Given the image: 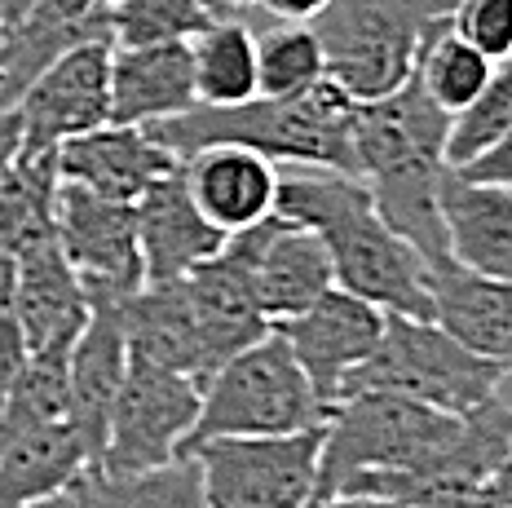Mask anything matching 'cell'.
<instances>
[{"mask_svg": "<svg viewBox=\"0 0 512 508\" xmlns=\"http://www.w3.org/2000/svg\"><path fill=\"white\" fill-rule=\"evenodd\" d=\"M53 239L80 274L84 296H133L142 288L137 208L58 182L53 190Z\"/></svg>", "mask_w": 512, "mask_h": 508, "instance_id": "obj_10", "label": "cell"}, {"mask_svg": "<svg viewBox=\"0 0 512 508\" xmlns=\"http://www.w3.org/2000/svg\"><path fill=\"white\" fill-rule=\"evenodd\" d=\"M84 469H89V451H84L76 425L53 420L0 455V508H27L71 491V482Z\"/></svg>", "mask_w": 512, "mask_h": 508, "instance_id": "obj_24", "label": "cell"}, {"mask_svg": "<svg viewBox=\"0 0 512 508\" xmlns=\"http://www.w3.org/2000/svg\"><path fill=\"white\" fill-rule=\"evenodd\" d=\"M137 252H142V283H173L186 279L190 270H199L226 248L212 221L199 213V204L190 199L181 164L168 177L146 190L137 199Z\"/></svg>", "mask_w": 512, "mask_h": 508, "instance_id": "obj_17", "label": "cell"}, {"mask_svg": "<svg viewBox=\"0 0 512 508\" xmlns=\"http://www.w3.org/2000/svg\"><path fill=\"white\" fill-rule=\"evenodd\" d=\"M455 0H332L314 18L323 76L345 98H389L415 76V58L433 23L451 18Z\"/></svg>", "mask_w": 512, "mask_h": 508, "instance_id": "obj_5", "label": "cell"}, {"mask_svg": "<svg viewBox=\"0 0 512 508\" xmlns=\"http://www.w3.org/2000/svg\"><path fill=\"white\" fill-rule=\"evenodd\" d=\"M473 508H495V504H482V500H477V504H473Z\"/></svg>", "mask_w": 512, "mask_h": 508, "instance_id": "obj_41", "label": "cell"}, {"mask_svg": "<svg viewBox=\"0 0 512 508\" xmlns=\"http://www.w3.org/2000/svg\"><path fill=\"white\" fill-rule=\"evenodd\" d=\"M464 177H473V182H490V186H508L512 190V129L499 137L495 146H486L477 160L460 164Z\"/></svg>", "mask_w": 512, "mask_h": 508, "instance_id": "obj_33", "label": "cell"}, {"mask_svg": "<svg viewBox=\"0 0 512 508\" xmlns=\"http://www.w3.org/2000/svg\"><path fill=\"white\" fill-rule=\"evenodd\" d=\"M327 402L292 358L279 332L239 349L199 385V420L186 455L212 438H274L327 425Z\"/></svg>", "mask_w": 512, "mask_h": 508, "instance_id": "obj_6", "label": "cell"}, {"mask_svg": "<svg viewBox=\"0 0 512 508\" xmlns=\"http://www.w3.org/2000/svg\"><path fill=\"white\" fill-rule=\"evenodd\" d=\"M23 363H27V345H23V332H18L14 305H9V296H0V402L14 389Z\"/></svg>", "mask_w": 512, "mask_h": 508, "instance_id": "obj_32", "label": "cell"}, {"mask_svg": "<svg viewBox=\"0 0 512 508\" xmlns=\"http://www.w3.org/2000/svg\"><path fill=\"white\" fill-rule=\"evenodd\" d=\"M186 292L195 305L199 332H204L208 363L217 372L226 358H234L239 349H248L256 341L274 332L270 319L261 314V301L252 292V279L243 270V261L230 248H221L212 261H204L199 270L186 274Z\"/></svg>", "mask_w": 512, "mask_h": 508, "instance_id": "obj_22", "label": "cell"}, {"mask_svg": "<svg viewBox=\"0 0 512 508\" xmlns=\"http://www.w3.org/2000/svg\"><path fill=\"white\" fill-rule=\"evenodd\" d=\"M446 27L486 62L512 58V0H455Z\"/></svg>", "mask_w": 512, "mask_h": 508, "instance_id": "obj_31", "label": "cell"}, {"mask_svg": "<svg viewBox=\"0 0 512 508\" xmlns=\"http://www.w3.org/2000/svg\"><path fill=\"white\" fill-rule=\"evenodd\" d=\"M9 305H14L27 354H71L76 336L89 323V296L53 235L18 252Z\"/></svg>", "mask_w": 512, "mask_h": 508, "instance_id": "obj_15", "label": "cell"}, {"mask_svg": "<svg viewBox=\"0 0 512 508\" xmlns=\"http://www.w3.org/2000/svg\"><path fill=\"white\" fill-rule=\"evenodd\" d=\"M464 416L402 394H354L327 411L318 495H354L411 508L437 455L451 447Z\"/></svg>", "mask_w": 512, "mask_h": 508, "instance_id": "obj_3", "label": "cell"}, {"mask_svg": "<svg viewBox=\"0 0 512 508\" xmlns=\"http://www.w3.org/2000/svg\"><path fill=\"white\" fill-rule=\"evenodd\" d=\"M199 107H239L256 98V27L248 14H217L186 40Z\"/></svg>", "mask_w": 512, "mask_h": 508, "instance_id": "obj_25", "label": "cell"}, {"mask_svg": "<svg viewBox=\"0 0 512 508\" xmlns=\"http://www.w3.org/2000/svg\"><path fill=\"white\" fill-rule=\"evenodd\" d=\"M301 508H398V504H384V500H354V495H314Z\"/></svg>", "mask_w": 512, "mask_h": 508, "instance_id": "obj_37", "label": "cell"}, {"mask_svg": "<svg viewBox=\"0 0 512 508\" xmlns=\"http://www.w3.org/2000/svg\"><path fill=\"white\" fill-rule=\"evenodd\" d=\"M190 199L221 235H239L274 213L279 199V164L243 146H204L190 160H177Z\"/></svg>", "mask_w": 512, "mask_h": 508, "instance_id": "obj_18", "label": "cell"}, {"mask_svg": "<svg viewBox=\"0 0 512 508\" xmlns=\"http://www.w3.org/2000/svg\"><path fill=\"white\" fill-rule=\"evenodd\" d=\"M256 27V89L261 98H292L314 89L323 76V45L309 23H279L252 9Z\"/></svg>", "mask_w": 512, "mask_h": 508, "instance_id": "obj_27", "label": "cell"}, {"mask_svg": "<svg viewBox=\"0 0 512 508\" xmlns=\"http://www.w3.org/2000/svg\"><path fill=\"white\" fill-rule=\"evenodd\" d=\"M31 5H36V0H0V23H5V27L18 23V18H23Z\"/></svg>", "mask_w": 512, "mask_h": 508, "instance_id": "obj_39", "label": "cell"}, {"mask_svg": "<svg viewBox=\"0 0 512 508\" xmlns=\"http://www.w3.org/2000/svg\"><path fill=\"white\" fill-rule=\"evenodd\" d=\"M208 0H111L106 23L111 45H164V40H190L199 27L212 23Z\"/></svg>", "mask_w": 512, "mask_h": 508, "instance_id": "obj_29", "label": "cell"}, {"mask_svg": "<svg viewBox=\"0 0 512 508\" xmlns=\"http://www.w3.org/2000/svg\"><path fill=\"white\" fill-rule=\"evenodd\" d=\"M111 49L102 40L76 45L27 84L14 102L23 151H58L67 137L111 124Z\"/></svg>", "mask_w": 512, "mask_h": 508, "instance_id": "obj_11", "label": "cell"}, {"mask_svg": "<svg viewBox=\"0 0 512 508\" xmlns=\"http://www.w3.org/2000/svg\"><path fill=\"white\" fill-rule=\"evenodd\" d=\"M124 301L128 296H93L89 323L67 354V420L76 425L89 469L98 464L106 442L115 394L128 372V341H124Z\"/></svg>", "mask_w": 512, "mask_h": 508, "instance_id": "obj_14", "label": "cell"}, {"mask_svg": "<svg viewBox=\"0 0 512 508\" xmlns=\"http://www.w3.org/2000/svg\"><path fill=\"white\" fill-rule=\"evenodd\" d=\"M190 460L208 508H301L318 495L323 425L274 438H212Z\"/></svg>", "mask_w": 512, "mask_h": 508, "instance_id": "obj_8", "label": "cell"}, {"mask_svg": "<svg viewBox=\"0 0 512 508\" xmlns=\"http://www.w3.org/2000/svg\"><path fill=\"white\" fill-rule=\"evenodd\" d=\"M274 213L323 239L340 292L402 319H433V270L371 204L362 177L332 168H279Z\"/></svg>", "mask_w": 512, "mask_h": 508, "instance_id": "obj_1", "label": "cell"}, {"mask_svg": "<svg viewBox=\"0 0 512 508\" xmlns=\"http://www.w3.org/2000/svg\"><path fill=\"white\" fill-rule=\"evenodd\" d=\"M384 319L389 314L376 310V305L358 301V296L327 288L314 305H305L301 314L274 323V332L287 341L292 358L301 363V372L309 376L314 394L336 407L345 380L358 372L362 363L371 358V349L380 345Z\"/></svg>", "mask_w": 512, "mask_h": 508, "instance_id": "obj_13", "label": "cell"}, {"mask_svg": "<svg viewBox=\"0 0 512 508\" xmlns=\"http://www.w3.org/2000/svg\"><path fill=\"white\" fill-rule=\"evenodd\" d=\"M195 107L199 98L186 40L111 49V124L151 129Z\"/></svg>", "mask_w": 512, "mask_h": 508, "instance_id": "obj_20", "label": "cell"}, {"mask_svg": "<svg viewBox=\"0 0 512 508\" xmlns=\"http://www.w3.org/2000/svg\"><path fill=\"white\" fill-rule=\"evenodd\" d=\"M490 71H495V62H486L473 45H464V40L446 27V18L429 27V36H424V45H420V58H415V80H420V89L429 93L446 115H460L468 102L486 89Z\"/></svg>", "mask_w": 512, "mask_h": 508, "instance_id": "obj_28", "label": "cell"}, {"mask_svg": "<svg viewBox=\"0 0 512 508\" xmlns=\"http://www.w3.org/2000/svg\"><path fill=\"white\" fill-rule=\"evenodd\" d=\"M433 319L512 376V279H477L446 261L433 270Z\"/></svg>", "mask_w": 512, "mask_h": 508, "instance_id": "obj_23", "label": "cell"}, {"mask_svg": "<svg viewBox=\"0 0 512 508\" xmlns=\"http://www.w3.org/2000/svg\"><path fill=\"white\" fill-rule=\"evenodd\" d=\"M71 500L76 508H208L204 482L190 455H177L146 473L84 469L71 482Z\"/></svg>", "mask_w": 512, "mask_h": 508, "instance_id": "obj_26", "label": "cell"}, {"mask_svg": "<svg viewBox=\"0 0 512 508\" xmlns=\"http://www.w3.org/2000/svg\"><path fill=\"white\" fill-rule=\"evenodd\" d=\"M442 226L451 261L477 279H512V190L473 182L460 168L442 177Z\"/></svg>", "mask_w": 512, "mask_h": 508, "instance_id": "obj_19", "label": "cell"}, {"mask_svg": "<svg viewBox=\"0 0 512 508\" xmlns=\"http://www.w3.org/2000/svg\"><path fill=\"white\" fill-rule=\"evenodd\" d=\"M27 508H76V500H71V491H62V495H49V500H36Z\"/></svg>", "mask_w": 512, "mask_h": 508, "instance_id": "obj_40", "label": "cell"}, {"mask_svg": "<svg viewBox=\"0 0 512 508\" xmlns=\"http://www.w3.org/2000/svg\"><path fill=\"white\" fill-rule=\"evenodd\" d=\"M446 115L420 80H407L389 98L362 102L354 111V160L358 177L371 190V204L384 217V226L398 239H407L424 257L429 270H442L451 261L442 226V177H446Z\"/></svg>", "mask_w": 512, "mask_h": 508, "instance_id": "obj_2", "label": "cell"}, {"mask_svg": "<svg viewBox=\"0 0 512 508\" xmlns=\"http://www.w3.org/2000/svg\"><path fill=\"white\" fill-rule=\"evenodd\" d=\"M327 5H332V0H261L256 14L279 18V23H314Z\"/></svg>", "mask_w": 512, "mask_h": 508, "instance_id": "obj_34", "label": "cell"}, {"mask_svg": "<svg viewBox=\"0 0 512 508\" xmlns=\"http://www.w3.org/2000/svg\"><path fill=\"white\" fill-rule=\"evenodd\" d=\"M124 341H128V354L133 358L159 363V367H168V372L199 380V385L212 376L204 332H199L186 279L142 283V288L128 296L124 301Z\"/></svg>", "mask_w": 512, "mask_h": 508, "instance_id": "obj_21", "label": "cell"}, {"mask_svg": "<svg viewBox=\"0 0 512 508\" xmlns=\"http://www.w3.org/2000/svg\"><path fill=\"white\" fill-rule=\"evenodd\" d=\"M261 0H208L212 14H252Z\"/></svg>", "mask_w": 512, "mask_h": 508, "instance_id": "obj_38", "label": "cell"}, {"mask_svg": "<svg viewBox=\"0 0 512 508\" xmlns=\"http://www.w3.org/2000/svg\"><path fill=\"white\" fill-rule=\"evenodd\" d=\"M508 129H512V58L495 62L486 89L477 93L460 115H451V133H446V164L460 168L468 160H477V155H482L486 146H495Z\"/></svg>", "mask_w": 512, "mask_h": 508, "instance_id": "obj_30", "label": "cell"}, {"mask_svg": "<svg viewBox=\"0 0 512 508\" xmlns=\"http://www.w3.org/2000/svg\"><path fill=\"white\" fill-rule=\"evenodd\" d=\"M226 248L243 261L270 327L301 314L327 288H336L332 257H327L323 239L309 226H301V221L270 213L265 221H256V226L239 230V235H226Z\"/></svg>", "mask_w": 512, "mask_h": 508, "instance_id": "obj_12", "label": "cell"}, {"mask_svg": "<svg viewBox=\"0 0 512 508\" xmlns=\"http://www.w3.org/2000/svg\"><path fill=\"white\" fill-rule=\"evenodd\" d=\"M504 380H508L504 367L473 354V349L464 341H455L437 319H402V314H389L384 332H380V345L371 349L367 363L345 380L340 398L402 394V398L424 402V407L464 416V411L499 398Z\"/></svg>", "mask_w": 512, "mask_h": 508, "instance_id": "obj_7", "label": "cell"}, {"mask_svg": "<svg viewBox=\"0 0 512 508\" xmlns=\"http://www.w3.org/2000/svg\"><path fill=\"white\" fill-rule=\"evenodd\" d=\"M58 182H71L89 195L137 204L159 177H168L177 160L146 129L133 124H102V129L76 133L53 151Z\"/></svg>", "mask_w": 512, "mask_h": 508, "instance_id": "obj_16", "label": "cell"}, {"mask_svg": "<svg viewBox=\"0 0 512 508\" xmlns=\"http://www.w3.org/2000/svg\"><path fill=\"white\" fill-rule=\"evenodd\" d=\"M482 504L512 508V442H508L504 460H499V469L490 473V482H486V491H482Z\"/></svg>", "mask_w": 512, "mask_h": 508, "instance_id": "obj_36", "label": "cell"}, {"mask_svg": "<svg viewBox=\"0 0 512 508\" xmlns=\"http://www.w3.org/2000/svg\"><path fill=\"white\" fill-rule=\"evenodd\" d=\"M354 111L332 80L292 98H248L239 107H195L177 120L151 124V133L173 160H190L204 146H243L279 168H332L358 177L354 160Z\"/></svg>", "mask_w": 512, "mask_h": 508, "instance_id": "obj_4", "label": "cell"}, {"mask_svg": "<svg viewBox=\"0 0 512 508\" xmlns=\"http://www.w3.org/2000/svg\"><path fill=\"white\" fill-rule=\"evenodd\" d=\"M0 40H5V23H0Z\"/></svg>", "mask_w": 512, "mask_h": 508, "instance_id": "obj_42", "label": "cell"}, {"mask_svg": "<svg viewBox=\"0 0 512 508\" xmlns=\"http://www.w3.org/2000/svg\"><path fill=\"white\" fill-rule=\"evenodd\" d=\"M18 155H23V129H18V115L0 111V182L9 177V168H14Z\"/></svg>", "mask_w": 512, "mask_h": 508, "instance_id": "obj_35", "label": "cell"}, {"mask_svg": "<svg viewBox=\"0 0 512 508\" xmlns=\"http://www.w3.org/2000/svg\"><path fill=\"white\" fill-rule=\"evenodd\" d=\"M195 420H199V380L128 354V372L120 394H115L111 420H106V442L93 469L102 473L159 469V464L186 455Z\"/></svg>", "mask_w": 512, "mask_h": 508, "instance_id": "obj_9", "label": "cell"}]
</instances>
